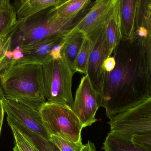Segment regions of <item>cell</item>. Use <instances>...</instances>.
I'll list each match as a JSON object with an SVG mask.
<instances>
[{
    "label": "cell",
    "instance_id": "cell-1",
    "mask_svg": "<svg viewBox=\"0 0 151 151\" xmlns=\"http://www.w3.org/2000/svg\"><path fill=\"white\" fill-rule=\"evenodd\" d=\"M114 70L106 72L100 107L109 118L125 112L151 96V74L147 53L136 35L122 37L113 52Z\"/></svg>",
    "mask_w": 151,
    "mask_h": 151
},
{
    "label": "cell",
    "instance_id": "cell-2",
    "mask_svg": "<svg viewBox=\"0 0 151 151\" xmlns=\"http://www.w3.org/2000/svg\"><path fill=\"white\" fill-rule=\"evenodd\" d=\"M5 98L40 108L46 103L42 66L11 64L0 74Z\"/></svg>",
    "mask_w": 151,
    "mask_h": 151
},
{
    "label": "cell",
    "instance_id": "cell-3",
    "mask_svg": "<svg viewBox=\"0 0 151 151\" xmlns=\"http://www.w3.org/2000/svg\"><path fill=\"white\" fill-rule=\"evenodd\" d=\"M90 8L76 17L66 19L57 17L52 7L18 20L9 33L11 36V51L51 35L68 33L76 27Z\"/></svg>",
    "mask_w": 151,
    "mask_h": 151
},
{
    "label": "cell",
    "instance_id": "cell-4",
    "mask_svg": "<svg viewBox=\"0 0 151 151\" xmlns=\"http://www.w3.org/2000/svg\"><path fill=\"white\" fill-rule=\"evenodd\" d=\"M44 95L47 102L63 104L72 109V81L75 72L63 56L50 59L42 65Z\"/></svg>",
    "mask_w": 151,
    "mask_h": 151
},
{
    "label": "cell",
    "instance_id": "cell-5",
    "mask_svg": "<svg viewBox=\"0 0 151 151\" xmlns=\"http://www.w3.org/2000/svg\"><path fill=\"white\" fill-rule=\"evenodd\" d=\"M42 122L49 134L74 143L82 142L83 127L70 106L46 102L40 109Z\"/></svg>",
    "mask_w": 151,
    "mask_h": 151
},
{
    "label": "cell",
    "instance_id": "cell-6",
    "mask_svg": "<svg viewBox=\"0 0 151 151\" xmlns=\"http://www.w3.org/2000/svg\"><path fill=\"white\" fill-rule=\"evenodd\" d=\"M110 134L131 140L135 135L151 133V96L132 109L110 118Z\"/></svg>",
    "mask_w": 151,
    "mask_h": 151
},
{
    "label": "cell",
    "instance_id": "cell-7",
    "mask_svg": "<svg viewBox=\"0 0 151 151\" xmlns=\"http://www.w3.org/2000/svg\"><path fill=\"white\" fill-rule=\"evenodd\" d=\"M106 23L88 36L91 40L92 45L87 75L98 93L99 98L103 90L106 72L103 65L105 60L110 57L106 35Z\"/></svg>",
    "mask_w": 151,
    "mask_h": 151
},
{
    "label": "cell",
    "instance_id": "cell-8",
    "mask_svg": "<svg viewBox=\"0 0 151 151\" xmlns=\"http://www.w3.org/2000/svg\"><path fill=\"white\" fill-rule=\"evenodd\" d=\"M100 107L98 93L88 75H85L76 90L72 108L83 128L90 126L97 121L96 113Z\"/></svg>",
    "mask_w": 151,
    "mask_h": 151
},
{
    "label": "cell",
    "instance_id": "cell-9",
    "mask_svg": "<svg viewBox=\"0 0 151 151\" xmlns=\"http://www.w3.org/2000/svg\"><path fill=\"white\" fill-rule=\"evenodd\" d=\"M67 34L56 35L11 51V63L36 64L42 65L51 59L52 50L63 42Z\"/></svg>",
    "mask_w": 151,
    "mask_h": 151
},
{
    "label": "cell",
    "instance_id": "cell-10",
    "mask_svg": "<svg viewBox=\"0 0 151 151\" xmlns=\"http://www.w3.org/2000/svg\"><path fill=\"white\" fill-rule=\"evenodd\" d=\"M7 116L19 121L31 131L50 140V135L45 129L40 113V108L4 98L3 100Z\"/></svg>",
    "mask_w": 151,
    "mask_h": 151
},
{
    "label": "cell",
    "instance_id": "cell-11",
    "mask_svg": "<svg viewBox=\"0 0 151 151\" xmlns=\"http://www.w3.org/2000/svg\"><path fill=\"white\" fill-rule=\"evenodd\" d=\"M116 0H97L76 27L88 36L105 24L112 12Z\"/></svg>",
    "mask_w": 151,
    "mask_h": 151
},
{
    "label": "cell",
    "instance_id": "cell-12",
    "mask_svg": "<svg viewBox=\"0 0 151 151\" xmlns=\"http://www.w3.org/2000/svg\"><path fill=\"white\" fill-rule=\"evenodd\" d=\"M64 0H16L12 4L18 20L31 17L50 7L56 6Z\"/></svg>",
    "mask_w": 151,
    "mask_h": 151
},
{
    "label": "cell",
    "instance_id": "cell-13",
    "mask_svg": "<svg viewBox=\"0 0 151 151\" xmlns=\"http://www.w3.org/2000/svg\"><path fill=\"white\" fill-rule=\"evenodd\" d=\"M106 35L110 56L122 38L120 0H116L112 12L106 24Z\"/></svg>",
    "mask_w": 151,
    "mask_h": 151
},
{
    "label": "cell",
    "instance_id": "cell-14",
    "mask_svg": "<svg viewBox=\"0 0 151 151\" xmlns=\"http://www.w3.org/2000/svg\"><path fill=\"white\" fill-rule=\"evenodd\" d=\"M85 37L84 34L75 27L67 35L63 43L62 56L74 72L75 60Z\"/></svg>",
    "mask_w": 151,
    "mask_h": 151
},
{
    "label": "cell",
    "instance_id": "cell-15",
    "mask_svg": "<svg viewBox=\"0 0 151 151\" xmlns=\"http://www.w3.org/2000/svg\"><path fill=\"white\" fill-rule=\"evenodd\" d=\"M9 126H12L18 130L38 151H61L50 140H47L38 134L31 131L19 121L7 116Z\"/></svg>",
    "mask_w": 151,
    "mask_h": 151
},
{
    "label": "cell",
    "instance_id": "cell-16",
    "mask_svg": "<svg viewBox=\"0 0 151 151\" xmlns=\"http://www.w3.org/2000/svg\"><path fill=\"white\" fill-rule=\"evenodd\" d=\"M138 0H120L121 26L122 37L131 38L134 31Z\"/></svg>",
    "mask_w": 151,
    "mask_h": 151
},
{
    "label": "cell",
    "instance_id": "cell-17",
    "mask_svg": "<svg viewBox=\"0 0 151 151\" xmlns=\"http://www.w3.org/2000/svg\"><path fill=\"white\" fill-rule=\"evenodd\" d=\"M90 0H64L59 5L53 7L57 17L63 19L76 17L92 6Z\"/></svg>",
    "mask_w": 151,
    "mask_h": 151
},
{
    "label": "cell",
    "instance_id": "cell-18",
    "mask_svg": "<svg viewBox=\"0 0 151 151\" xmlns=\"http://www.w3.org/2000/svg\"><path fill=\"white\" fill-rule=\"evenodd\" d=\"M17 22L12 4L9 0H0V40L6 36Z\"/></svg>",
    "mask_w": 151,
    "mask_h": 151
},
{
    "label": "cell",
    "instance_id": "cell-19",
    "mask_svg": "<svg viewBox=\"0 0 151 151\" xmlns=\"http://www.w3.org/2000/svg\"><path fill=\"white\" fill-rule=\"evenodd\" d=\"M133 35L138 36L143 43L147 53L151 74V19L139 20L135 25Z\"/></svg>",
    "mask_w": 151,
    "mask_h": 151
},
{
    "label": "cell",
    "instance_id": "cell-20",
    "mask_svg": "<svg viewBox=\"0 0 151 151\" xmlns=\"http://www.w3.org/2000/svg\"><path fill=\"white\" fill-rule=\"evenodd\" d=\"M102 149L105 151H146L127 140L108 133Z\"/></svg>",
    "mask_w": 151,
    "mask_h": 151
},
{
    "label": "cell",
    "instance_id": "cell-21",
    "mask_svg": "<svg viewBox=\"0 0 151 151\" xmlns=\"http://www.w3.org/2000/svg\"><path fill=\"white\" fill-rule=\"evenodd\" d=\"M92 45L91 39L89 37H85L74 63L75 72H77L87 75Z\"/></svg>",
    "mask_w": 151,
    "mask_h": 151
},
{
    "label": "cell",
    "instance_id": "cell-22",
    "mask_svg": "<svg viewBox=\"0 0 151 151\" xmlns=\"http://www.w3.org/2000/svg\"><path fill=\"white\" fill-rule=\"evenodd\" d=\"M11 36L9 34L0 40V74L11 63Z\"/></svg>",
    "mask_w": 151,
    "mask_h": 151
},
{
    "label": "cell",
    "instance_id": "cell-23",
    "mask_svg": "<svg viewBox=\"0 0 151 151\" xmlns=\"http://www.w3.org/2000/svg\"><path fill=\"white\" fill-rule=\"evenodd\" d=\"M50 140L61 151H81L83 145L82 142L74 143L55 136H50Z\"/></svg>",
    "mask_w": 151,
    "mask_h": 151
},
{
    "label": "cell",
    "instance_id": "cell-24",
    "mask_svg": "<svg viewBox=\"0 0 151 151\" xmlns=\"http://www.w3.org/2000/svg\"><path fill=\"white\" fill-rule=\"evenodd\" d=\"M14 138L15 145L21 151H38L32 144L16 128L9 126Z\"/></svg>",
    "mask_w": 151,
    "mask_h": 151
},
{
    "label": "cell",
    "instance_id": "cell-25",
    "mask_svg": "<svg viewBox=\"0 0 151 151\" xmlns=\"http://www.w3.org/2000/svg\"><path fill=\"white\" fill-rule=\"evenodd\" d=\"M134 145L144 150L151 151V133L135 135L130 140Z\"/></svg>",
    "mask_w": 151,
    "mask_h": 151
},
{
    "label": "cell",
    "instance_id": "cell-26",
    "mask_svg": "<svg viewBox=\"0 0 151 151\" xmlns=\"http://www.w3.org/2000/svg\"><path fill=\"white\" fill-rule=\"evenodd\" d=\"M116 61L114 56L112 55L111 56L107 58L104 62L103 68L105 72H111L115 67Z\"/></svg>",
    "mask_w": 151,
    "mask_h": 151
},
{
    "label": "cell",
    "instance_id": "cell-27",
    "mask_svg": "<svg viewBox=\"0 0 151 151\" xmlns=\"http://www.w3.org/2000/svg\"><path fill=\"white\" fill-rule=\"evenodd\" d=\"M81 151H98L97 150L94 144L91 142L90 141H88V143L86 144H83L82 148Z\"/></svg>",
    "mask_w": 151,
    "mask_h": 151
},
{
    "label": "cell",
    "instance_id": "cell-28",
    "mask_svg": "<svg viewBox=\"0 0 151 151\" xmlns=\"http://www.w3.org/2000/svg\"><path fill=\"white\" fill-rule=\"evenodd\" d=\"M3 100V99H0V135H1L3 122L4 112H5L4 107Z\"/></svg>",
    "mask_w": 151,
    "mask_h": 151
},
{
    "label": "cell",
    "instance_id": "cell-29",
    "mask_svg": "<svg viewBox=\"0 0 151 151\" xmlns=\"http://www.w3.org/2000/svg\"><path fill=\"white\" fill-rule=\"evenodd\" d=\"M4 98H5V96H4L1 85L0 83V99H4Z\"/></svg>",
    "mask_w": 151,
    "mask_h": 151
},
{
    "label": "cell",
    "instance_id": "cell-30",
    "mask_svg": "<svg viewBox=\"0 0 151 151\" xmlns=\"http://www.w3.org/2000/svg\"><path fill=\"white\" fill-rule=\"evenodd\" d=\"M13 151H21L18 148H17L16 145H14V147L13 148Z\"/></svg>",
    "mask_w": 151,
    "mask_h": 151
}]
</instances>
